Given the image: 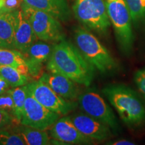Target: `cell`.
Returning <instances> with one entry per match:
<instances>
[{
	"label": "cell",
	"mask_w": 145,
	"mask_h": 145,
	"mask_svg": "<svg viewBox=\"0 0 145 145\" xmlns=\"http://www.w3.org/2000/svg\"><path fill=\"white\" fill-rule=\"evenodd\" d=\"M46 67L47 71L61 74L86 87L91 84L95 71L77 46L65 39L54 44Z\"/></svg>",
	"instance_id": "6da1fadb"
},
{
	"label": "cell",
	"mask_w": 145,
	"mask_h": 145,
	"mask_svg": "<svg viewBox=\"0 0 145 145\" xmlns=\"http://www.w3.org/2000/svg\"><path fill=\"white\" fill-rule=\"evenodd\" d=\"M103 95L128 128H140L145 124V106L131 88L124 85H109L102 89Z\"/></svg>",
	"instance_id": "7a4b0ae2"
},
{
	"label": "cell",
	"mask_w": 145,
	"mask_h": 145,
	"mask_svg": "<svg viewBox=\"0 0 145 145\" xmlns=\"http://www.w3.org/2000/svg\"><path fill=\"white\" fill-rule=\"evenodd\" d=\"M72 36L75 46L95 71L108 74L118 69L115 58L91 31L78 26L73 29Z\"/></svg>",
	"instance_id": "3957f363"
},
{
	"label": "cell",
	"mask_w": 145,
	"mask_h": 145,
	"mask_svg": "<svg viewBox=\"0 0 145 145\" xmlns=\"http://www.w3.org/2000/svg\"><path fill=\"white\" fill-rule=\"evenodd\" d=\"M107 12L118 45L125 55L133 51L135 35L131 14L126 0H106Z\"/></svg>",
	"instance_id": "277c9868"
},
{
	"label": "cell",
	"mask_w": 145,
	"mask_h": 145,
	"mask_svg": "<svg viewBox=\"0 0 145 145\" xmlns=\"http://www.w3.org/2000/svg\"><path fill=\"white\" fill-rule=\"evenodd\" d=\"M72 12L83 27L101 36L108 35L111 24L106 0H72Z\"/></svg>",
	"instance_id": "5b68a950"
},
{
	"label": "cell",
	"mask_w": 145,
	"mask_h": 145,
	"mask_svg": "<svg viewBox=\"0 0 145 145\" xmlns=\"http://www.w3.org/2000/svg\"><path fill=\"white\" fill-rule=\"evenodd\" d=\"M22 10L28 18L38 39L52 43H57L66 38L65 29L57 18L22 3Z\"/></svg>",
	"instance_id": "8992f818"
},
{
	"label": "cell",
	"mask_w": 145,
	"mask_h": 145,
	"mask_svg": "<svg viewBox=\"0 0 145 145\" xmlns=\"http://www.w3.org/2000/svg\"><path fill=\"white\" fill-rule=\"evenodd\" d=\"M77 104L83 112L94 118L108 126L114 134L120 132V126L112 107L99 93L93 90H87L79 94Z\"/></svg>",
	"instance_id": "52a82bcc"
},
{
	"label": "cell",
	"mask_w": 145,
	"mask_h": 145,
	"mask_svg": "<svg viewBox=\"0 0 145 145\" xmlns=\"http://www.w3.org/2000/svg\"><path fill=\"white\" fill-rule=\"evenodd\" d=\"M27 87L39 103L61 116L69 115L78 106L77 102L64 99L58 95L40 79L30 81L27 83Z\"/></svg>",
	"instance_id": "ba28073f"
},
{
	"label": "cell",
	"mask_w": 145,
	"mask_h": 145,
	"mask_svg": "<svg viewBox=\"0 0 145 145\" xmlns=\"http://www.w3.org/2000/svg\"><path fill=\"white\" fill-rule=\"evenodd\" d=\"M61 116L39 103L29 91L24 103L20 124L40 130L49 129Z\"/></svg>",
	"instance_id": "9c48e42d"
},
{
	"label": "cell",
	"mask_w": 145,
	"mask_h": 145,
	"mask_svg": "<svg viewBox=\"0 0 145 145\" xmlns=\"http://www.w3.org/2000/svg\"><path fill=\"white\" fill-rule=\"evenodd\" d=\"M50 135L57 144H93L95 141L83 135L68 115L60 117L49 128Z\"/></svg>",
	"instance_id": "30bf717a"
},
{
	"label": "cell",
	"mask_w": 145,
	"mask_h": 145,
	"mask_svg": "<svg viewBox=\"0 0 145 145\" xmlns=\"http://www.w3.org/2000/svg\"><path fill=\"white\" fill-rule=\"evenodd\" d=\"M55 43L38 40L24 54L28 69V75L33 79H40L43 67L50 59Z\"/></svg>",
	"instance_id": "8fae6325"
},
{
	"label": "cell",
	"mask_w": 145,
	"mask_h": 145,
	"mask_svg": "<svg viewBox=\"0 0 145 145\" xmlns=\"http://www.w3.org/2000/svg\"><path fill=\"white\" fill-rule=\"evenodd\" d=\"M69 116L83 135L95 142L108 140L113 137V132L108 126L84 112L72 114Z\"/></svg>",
	"instance_id": "7c38bea8"
},
{
	"label": "cell",
	"mask_w": 145,
	"mask_h": 145,
	"mask_svg": "<svg viewBox=\"0 0 145 145\" xmlns=\"http://www.w3.org/2000/svg\"><path fill=\"white\" fill-rule=\"evenodd\" d=\"M39 79L48 85L58 95L68 100L77 99L81 93L79 84L61 74L44 72Z\"/></svg>",
	"instance_id": "4fadbf2b"
},
{
	"label": "cell",
	"mask_w": 145,
	"mask_h": 145,
	"mask_svg": "<svg viewBox=\"0 0 145 145\" xmlns=\"http://www.w3.org/2000/svg\"><path fill=\"white\" fill-rule=\"evenodd\" d=\"M28 18L20 8L16 11V23L14 28V48L22 54L38 40Z\"/></svg>",
	"instance_id": "5bb4252c"
},
{
	"label": "cell",
	"mask_w": 145,
	"mask_h": 145,
	"mask_svg": "<svg viewBox=\"0 0 145 145\" xmlns=\"http://www.w3.org/2000/svg\"><path fill=\"white\" fill-rule=\"evenodd\" d=\"M23 2L50 14L61 22H66L71 18L72 10L67 0H23Z\"/></svg>",
	"instance_id": "9a60e30c"
},
{
	"label": "cell",
	"mask_w": 145,
	"mask_h": 145,
	"mask_svg": "<svg viewBox=\"0 0 145 145\" xmlns=\"http://www.w3.org/2000/svg\"><path fill=\"white\" fill-rule=\"evenodd\" d=\"M16 11L0 13V48H14Z\"/></svg>",
	"instance_id": "2e32d148"
},
{
	"label": "cell",
	"mask_w": 145,
	"mask_h": 145,
	"mask_svg": "<svg viewBox=\"0 0 145 145\" xmlns=\"http://www.w3.org/2000/svg\"><path fill=\"white\" fill-rule=\"evenodd\" d=\"M13 128L23 138L26 145L51 144V140L46 130H38L21 124H15Z\"/></svg>",
	"instance_id": "e0dca14e"
},
{
	"label": "cell",
	"mask_w": 145,
	"mask_h": 145,
	"mask_svg": "<svg viewBox=\"0 0 145 145\" xmlns=\"http://www.w3.org/2000/svg\"><path fill=\"white\" fill-rule=\"evenodd\" d=\"M0 65L14 67L22 73L29 76L24 56L16 49L0 48Z\"/></svg>",
	"instance_id": "ac0fdd59"
},
{
	"label": "cell",
	"mask_w": 145,
	"mask_h": 145,
	"mask_svg": "<svg viewBox=\"0 0 145 145\" xmlns=\"http://www.w3.org/2000/svg\"><path fill=\"white\" fill-rule=\"evenodd\" d=\"M0 77L8 83L10 88L24 86L31 81L30 76L22 73L17 69L9 65H0Z\"/></svg>",
	"instance_id": "d6986e66"
},
{
	"label": "cell",
	"mask_w": 145,
	"mask_h": 145,
	"mask_svg": "<svg viewBox=\"0 0 145 145\" xmlns=\"http://www.w3.org/2000/svg\"><path fill=\"white\" fill-rule=\"evenodd\" d=\"M9 91L13 98L14 106H15L16 118L18 122L20 123L22 113L24 106V103L28 93V87L27 84L22 86L16 87V88H10Z\"/></svg>",
	"instance_id": "ffe728a7"
},
{
	"label": "cell",
	"mask_w": 145,
	"mask_h": 145,
	"mask_svg": "<svg viewBox=\"0 0 145 145\" xmlns=\"http://www.w3.org/2000/svg\"><path fill=\"white\" fill-rule=\"evenodd\" d=\"M126 2L133 24L137 26L145 22V0H126Z\"/></svg>",
	"instance_id": "44dd1931"
},
{
	"label": "cell",
	"mask_w": 145,
	"mask_h": 145,
	"mask_svg": "<svg viewBox=\"0 0 145 145\" xmlns=\"http://www.w3.org/2000/svg\"><path fill=\"white\" fill-rule=\"evenodd\" d=\"M0 145H26V143L12 126L0 132Z\"/></svg>",
	"instance_id": "7402d4cb"
},
{
	"label": "cell",
	"mask_w": 145,
	"mask_h": 145,
	"mask_svg": "<svg viewBox=\"0 0 145 145\" xmlns=\"http://www.w3.org/2000/svg\"><path fill=\"white\" fill-rule=\"evenodd\" d=\"M0 109L8 114L16 122L20 124L18 122L17 118H16L14 100L12 95L9 91V89L0 95Z\"/></svg>",
	"instance_id": "603a6c76"
},
{
	"label": "cell",
	"mask_w": 145,
	"mask_h": 145,
	"mask_svg": "<svg viewBox=\"0 0 145 145\" xmlns=\"http://www.w3.org/2000/svg\"><path fill=\"white\" fill-rule=\"evenodd\" d=\"M134 81L138 90L145 100V68L137 70L135 72Z\"/></svg>",
	"instance_id": "cb8c5ba5"
},
{
	"label": "cell",
	"mask_w": 145,
	"mask_h": 145,
	"mask_svg": "<svg viewBox=\"0 0 145 145\" xmlns=\"http://www.w3.org/2000/svg\"><path fill=\"white\" fill-rule=\"evenodd\" d=\"M18 123L16 122L12 117L0 109V132L8 129Z\"/></svg>",
	"instance_id": "d4e9b609"
},
{
	"label": "cell",
	"mask_w": 145,
	"mask_h": 145,
	"mask_svg": "<svg viewBox=\"0 0 145 145\" xmlns=\"http://www.w3.org/2000/svg\"><path fill=\"white\" fill-rule=\"evenodd\" d=\"M23 0H3V5L0 13L12 12L20 10L22 5Z\"/></svg>",
	"instance_id": "484cf974"
},
{
	"label": "cell",
	"mask_w": 145,
	"mask_h": 145,
	"mask_svg": "<svg viewBox=\"0 0 145 145\" xmlns=\"http://www.w3.org/2000/svg\"><path fill=\"white\" fill-rule=\"evenodd\" d=\"M106 144L108 145H134L136 144L133 141L126 139H116V140L107 141Z\"/></svg>",
	"instance_id": "4316f807"
},
{
	"label": "cell",
	"mask_w": 145,
	"mask_h": 145,
	"mask_svg": "<svg viewBox=\"0 0 145 145\" xmlns=\"http://www.w3.org/2000/svg\"><path fill=\"white\" fill-rule=\"evenodd\" d=\"M10 88V87L8 84V83L0 77V95L1 93H4Z\"/></svg>",
	"instance_id": "83f0119b"
},
{
	"label": "cell",
	"mask_w": 145,
	"mask_h": 145,
	"mask_svg": "<svg viewBox=\"0 0 145 145\" xmlns=\"http://www.w3.org/2000/svg\"><path fill=\"white\" fill-rule=\"evenodd\" d=\"M3 5V0H0V10H1V9L2 8Z\"/></svg>",
	"instance_id": "f1b7e54d"
}]
</instances>
